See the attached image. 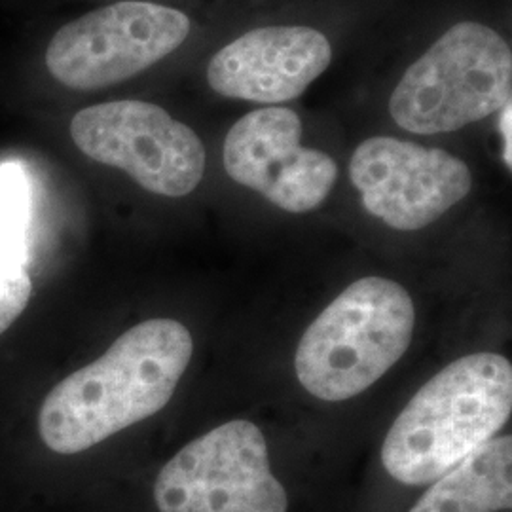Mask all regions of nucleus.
Returning a JSON list of instances; mask_svg holds the SVG:
<instances>
[{
  "instance_id": "7ed1b4c3",
  "label": "nucleus",
  "mask_w": 512,
  "mask_h": 512,
  "mask_svg": "<svg viewBox=\"0 0 512 512\" xmlns=\"http://www.w3.org/2000/svg\"><path fill=\"white\" fill-rule=\"evenodd\" d=\"M416 310L408 291L385 277L349 285L302 336L294 370L313 397L348 401L376 384L410 348Z\"/></svg>"
},
{
  "instance_id": "423d86ee",
  "label": "nucleus",
  "mask_w": 512,
  "mask_h": 512,
  "mask_svg": "<svg viewBox=\"0 0 512 512\" xmlns=\"http://www.w3.org/2000/svg\"><path fill=\"white\" fill-rule=\"evenodd\" d=\"M71 139L93 162L122 169L165 198L188 196L205 173V148L196 131L147 101H110L78 110Z\"/></svg>"
},
{
  "instance_id": "f257e3e1",
  "label": "nucleus",
  "mask_w": 512,
  "mask_h": 512,
  "mask_svg": "<svg viewBox=\"0 0 512 512\" xmlns=\"http://www.w3.org/2000/svg\"><path fill=\"white\" fill-rule=\"evenodd\" d=\"M192 349V336L179 321L135 325L46 395L40 439L52 452L71 456L158 414L181 382Z\"/></svg>"
},
{
  "instance_id": "f03ea898",
  "label": "nucleus",
  "mask_w": 512,
  "mask_h": 512,
  "mask_svg": "<svg viewBox=\"0 0 512 512\" xmlns=\"http://www.w3.org/2000/svg\"><path fill=\"white\" fill-rule=\"evenodd\" d=\"M511 410V361L490 351L461 357L399 414L382 446L385 471L406 486L431 484L494 439Z\"/></svg>"
},
{
  "instance_id": "9d476101",
  "label": "nucleus",
  "mask_w": 512,
  "mask_h": 512,
  "mask_svg": "<svg viewBox=\"0 0 512 512\" xmlns=\"http://www.w3.org/2000/svg\"><path fill=\"white\" fill-rule=\"evenodd\" d=\"M329 38L311 27H260L226 44L207 67L211 90L228 99L279 105L329 69Z\"/></svg>"
},
{
  "instance_id": "1a4fd4ad",
  "label": "nucleus",
  "mask_w": 512,
  "mask_h": 512,
  "mask_svg": "<svg viewBox=\"0 0 512 512\" xmlns=\"http://www.w3.org/2000/svg\"><path fill=\"white\" fill-rule=\"evenodd\" d=\"M302 120L285 107L245 114L226 135L224 169L232 181L247 186L289 213H308L327 200L338 179L329 154L304 148Z\"/></svg>"
},
{
  "instance_id": "f8f14e48",
  "label": "nucleus",
  "mask_w": 512,
  "mask_h": 512,
  "mask_svg": "<svg viewBox=\"0 0 512 512\" xmlns=\"http://www.w3.org/2000/svg\"><path fill=\"white\" fill-rule=\"evenodd\" d=\"M31 220V181L23 165H0V264L27 266V230Z\"/></svg>"
},
{
  "instance_id": "20e7f679",
  "label": "nucleus",
  "mask_w": 512,
  "mask_h": 512,
  "mask_svg": "<svg viewBox=\"0 0 512 512\" xmlns=\"http://www.w3.org/2000/svg\"><path fill=\"white\" fill-rule=\"evenodd\" d=\"M512 54L492 27L461 21L414 61L389 99L399 128L450 133L511 105Z\"/></svg>"
},
{
  "instance_id": "ddd939ff",
  "label": "nucleus",
  "mask_w": 512,
  "mask_h": 512,
  "mask_svg": "<svg viewBox=\"0 0 512 512\" xmlns=\"http://www.w3.org/2000/svg\"><path fill=\"white\" fill-rule=\"evenodd\" d=\"M33 294V281L25 268L0 264V334L14 325Z\"/></svg>"
},
{
  "instance_id": "6e6552de",
  "label": "nucleus",
  "mask_w": 512,
  "mask_h": 512,
  "mask_svg": "<svg viewBox=\"0 0 512 512\" xmlns=\"http://www.w3.org/2000/svg\"><path fill=\"white\" fill-rule=\"evenodd\" d=\"M349 177L366 211L401 232L421 230L473 188L469 165L442 148L395 137H370L355 148Z\"/></svg>"
},
{
  "instance_id": "39448f33",
  "label": "nucleus",
  "mask_w": 512,
  "mask_h": 512,
  "mask_svg": "<svg viewBox=\"0 0 512 512\" xmlns=\"http://www.w3.org/2000/svg\"><path fill=\"white\" fill-rule=\"evenodd\" d=\"M188 35L190 19L181 10L124 0L57 29L44 61L65 88L92 92L147 71L179 50Z\"/></svg>"
},
{
  "instance_id": "0eeeda50",
  "label": "nucleus",
  "mask_w": 512,
  "mask_h": 512,
  "mask_svg": "<svg viewBox=\"0 0 512 512\" xmlns=\"http://www.w3.org/2000/svg\"><path fill=\"white\" fill-rule=\"evenodd\" d=\"M160 512H287L289 497L270 469L255 423L234 420L190 442L154 484Z\"/></svg>"
},
{
  "instance_id": "9b49d317",
  "label": "nucleus",
  "mask_w": 512,
  "mask_h": 512,
  "mask_svg": "<svg viewBox=\"0 0 512 512\" xmlns=\"http://www.w3.org/2000/svg\"><path fill=\"white\" fill-rule=\"evenodd\" d=\"M512 507V439L488 440L440 476L408 512H499Z\"/></svg>"
},
{
  "instance_id": "4468645a",
  "label": "nucleus",
  "mask_w": 512,
  "mask_h": 512,
  "mask_svg": "<svg viewBox=\"0 0 512 512\" xmlns=\"http://www.w3.org/2000/svg\"><path fill=\"white\" fill-rule=\"evenodd\" d=\"M511 112V105H507L505 109H501V135H503V143H505V150H503V160H505L507 167H511L512 164Z\"/></svg>"
}]
</instances>
